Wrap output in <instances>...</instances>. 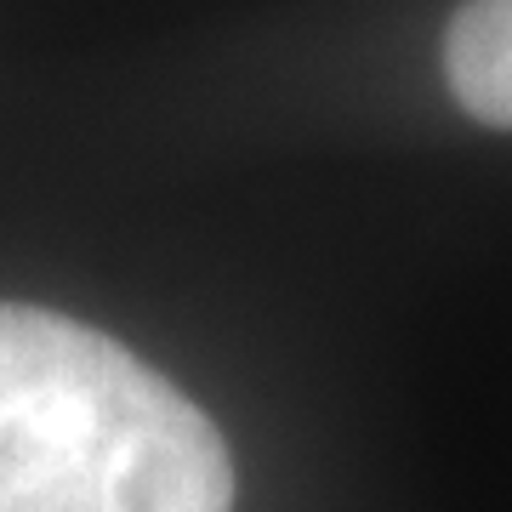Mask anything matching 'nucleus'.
<instances>
[{
	"mask_svg": "<svg viewBox=\"0 0 512 512\" xmlns=\"http://www.w3.org/2000/svg\"><path fill=\"white\" fill-rule=\"evenodd\" d=\"M234 461L160 370L46 308L0 302V512H228Z\"/></svg>",
	"mask_w": 512,
	"mask_h": 512,
	"instance_id": "nucleus-1",
	"label": "nucleus"
},
{
	"mask_svg": "<svg viewBox=\"0 0 512 512\" xmlns=\"http://www.w3.org/2000/svg\"><path fill=\"white\" fill-rule=\"evenodd\" d=\"M444 80L478 126L512 131V0H461L444 29Z\"/></svg>",
	"mask_w": 512,
	"mask_h": 512,
	"instance_id": "nucleus-2",
	"label": "nucleus"
}]
</instances>
